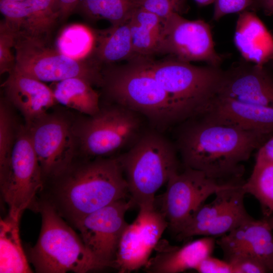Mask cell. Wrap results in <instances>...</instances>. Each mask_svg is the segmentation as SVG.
<instances>
[{"label": "cell", "instance_id": "30", "mask_svg": "<svg viewBox=\"0 0 273 273\" xmlns=\"http://www.w3.org/2000/svg\"><path fill=\"white\" fill-rule=\"evenodd\" d=\"M245 194L241 186L231 204L207 226L202 236L220 237L252 218L244 205Z\"/></svg>", "mask_w": 273, "mask_h": 273}, {"label": "cell", "instance_id": "34", "mask_svg": "<svg viewBox=\"0 0 273 273\" xmlns=\"http://www.w3.org/2000/svg\"><path fill=\"white\" fill-rule=\"evenodd\" d=\"M224 259L230 262L232 273L269 272L267 268L256 258L245 254H236Z\"/></svg>", "mask_w": 273, "mask_h": 273}, {"label": "cell", "instance_id": "40", "mask_svg": "<svg viewBox=\"0 0 273 273\" xmlns=\"http://www.w3.org/2000/svg\"><path fill=\"white\" fill-rule=\"evenodd\" d=\"M215 0H194V1L199 5L201 6H207L213 3Z\"/></svg>", "mask_w": 273, "mask_h": 273}, {"label": "cell", "instance_id": "28", "mask_svg": "<svg viewBox=\"0 0 273 273\" xmlns=\"http://www.w3.org/2000/svg\"><path fill=\"white\" fill-rule=\"evenodd\" d=\"M242 188L259 202L263 217L273 215V162L255 160L252 172Z\"/></svg>", "mask_w": 273, "mask_h": 273}, {"label": "cell", "instance_id": "31", "mask_svg": "<svg viewBox=\"0 0 273 273\" xmlns=\"http://www.w3.org/2000/svg\"><path fill=\"white\" fill-rule=\"evenodd\" d=\"M10 103L2 99L0 103V172L6 167L16 141L14 116Z\"/></svg>", "mask_w": 273, "mask_h": 273}, {"label": "cell", "instance_id": "7", "mask_svg": "<svg viewBox=\"0 0 273 273\" xmlns=\"http://www.w3.org/2000/svg\"><path fill=\"white\" fill-rule=\"evenodd\" d=\"M144 60L164 89L191 117L205 111L216 96L224 71L219 67L196 66L169 57Z\"/></svg>", "mask_w": 273, "mask_h": 273}, {"label": "cell", "instance_id": "20", "mask_svg": "<svg viewBox=\"0 0 273 273\" xmlns=\"http://www.w3.org/2000/svg\"><path fill=\"white\" fill-rule=\"evenodd\" d=\"M216 240L214 237L202 236L189 241L180 246H173L160 241L155 250L144 267L149 273H178L195 269L206 257L212 254Z\"/></svg>", "mask_w": 273, "mask_h": 273}, {"label": "cell", "instance_id": "36", "mask_svg": "<svg viewBox=\"0 0 273 273\" xmlns=\"http://www.w3.org/2000/svg\"><path fill=\"white\" fill-rule=\"evenodd\" d=\"M195 270L200 273H232V266L229 261L212 255L205 258Z\"/></svg>", "mask_w": 273, "mask_h": 273}, {"label": "cell", "instance_id": "33", "mask_svg": "<svg viewBox=\"0 0 273 273\" xmlns=\"http://www.w3.org/2000/svg\"><path fill=\"white\" fill-rule=\"evenodd\" d=\"M142 7L158 16L162 20L173 13L180 14L186 0H138Z\"/></svg>", "mask_w": 273, "mask_h": 273}, {"label": "cell", "instance_id": "16", "mask_svg": "<svg viewBox=\"0 0 273 273\" xmlns=\"http://www.w3.org/2000/svg\"><path fill=\"white\" fill-rule=\"evenodd\" d=\"M0 11L18 34L48 40L60 21L58 0H0Z\"/></svg>", "mask_w": 273, "mask_h": 273}, {"label": "cell", "instance_id": "35", "mask_svg": "<svg viewBox=\"0 0 273 273\" xmlns=\"http://www.w3.org/2000/svg\"><path fill=\"white\" fill-rule=\"evenodd\" d=\"M252 0H215L213 18L218 20L224 16L243 12Z\"/></svg>", "mask_w": 273, "mask_h": 273}, {"label": "cell", "instance_id": "24", "mask_svg": "<svg viewBox=\"0 0 273 273\" xmlns=\"http://www.w3.org/2000/svg\"><path fill=\"white\" fill-rule=\"evenodd\" d=\"M20 219L8 214L0 222V272H32L19 234Z\"/></svg>", "mask_w": 273, "mask_h": 273}, {"label": "cell", "instance_id": "11", "mask_svg": "<svg viewBox=\"0 0 273 273\" xmlns=\"http://www.w3.org/2000/svg\"><path fill=\"white\" fill-rule=\"evenodd\" d=\"M26 127L44 181L59 176L75 161L77 141L66 118L47 113Z\"/></svg>", "mask_w": 273, "mask_h": 273}, {"label": "cell", "instance_id": "10", "mask_svg": "<svg viewBox=\"0 0 273 273\" xmlns=\"http://www.w3.org/2000/svg\"><path fill=\"white\" fill-rule=\"evenodd\" d=\"M242 182H223L203 172L184 167L172 174L167 182L159 210L175 235L208 197L218 191Z\"/></svg>", "mask_w": 273, "mask_h": 273}, {"label": "cell", "instance_id": "18", "mask_svg": "<svg viewBox=\"0 0 273 273\" xmlns=\"http://www.w3.org/2000/svg\"><path fill=\"white\" fill-rule=\"evenodd\" d=\"M3 87L7 100L21 113L26 127L58 103L52 89L15 68L8 73Z\"/></svg>", "mask_w": 273, "mask_h": 273}, {"label": "cell", "instance_id": "13", "mask_svg": "<svg viewBox=\"0 0 273 273\" xmlns=\"http://www.w3.org/2000/svg\"><path fill=\"white\" fill-rule=\"evenodd\" d=\"M168 226L165 217L155 206L139 208L135 219L122 232L113 267L121 273L144 267Z\"/></svg>", "mask_w": 273, "mask_h": 273}, {"label": "cell", "instance_id": "6", "mask_svg": "<svg viewBox=\"0 0 273 273\" xmlns=\"http://www.w3.org/2000/svg\"><path fill=\"white\" fill-rule=\"evenodd\" d=\"M110 103L73 125L77 143L86 158L115 156L124 152L150 127L141 114Z\"/></svg>", "mask_w": 273, "mask_h": 273}, {"label": "cell", "instance_id": "3", "mask_svg": "<svg viewBox=\"0 0 273 273\" xmlns=\"http://www.w3.org/2000/svg\"><path fill=\"white\" fill-rule=\"evenodd\" d=\"M102 76L101 87L109 101L141 114L154 128L164 132L191 117L162 87L143 57L104 66Z\"/></svg>", "mask_w": 273, "mask_h": 273}, {"label": "cell", "instance_id": "21", "mask_svg": "<svg viewBox=\"0 0 273 273\" xmlns=\"http://www.w3.org/2000/svg\"><path fill=\"white\" fill-rule=\"evenodd\" d=\"M234 41L246 61L263 66L273 59V37L253 12L244 11L239 15Z\"/></svg>", "mask_w": 273, "mask_h": 273}, {"label": "cell", "instance_id": "39", "mask_svg": "<svg viewBox=\"0 0 273 273\" xmlns=\"http://www.w3.org/2000/svg\"><path fill=\"white\" fill-rule=\"evenodd\" d=\"M258 2L264 10L273 14V0H258Z\"/></svg>", "mask_w": 273, "mask_h": 273}, {"label": "cell", "instance_id": "22", "mask_svg": "<svg viewBox=\"0 0 273 273\" xmlns=\"http://www.w3.org/2000/svg\"><path fill=\"white\" fill-rule=\"evenodd\" d=\"M90 57L102 67L136 57L128 21L96 33V44Z\"/></svg>", "mask_w": 273, "mask_h": 273}, {"label": "cell", "instance_id": "9", "mask_svg": "<svg viewBox=\"0 0 273 273\" xmlns=\"http://www.w3.org/2000/svg\"><path fill=\"white\" fill-rule=\"evenodd\" d=\"M44 179L25 125L18 128L8 163L0 172V188L8 215L21 219L24 210L38 212V195Z\"/></svg>", "mask_w": 273, "mask_h": 273}, {"label": "cell", "instance_id": "8", "mask_svg": "<svg viewBox=\"0 0 273 273\" xmlns=\"http://www.w3.org/2000/svg\"><path fill=\"white\" fill-rule=\"evenodd\" d=\"M15 68L42 82H59L78 77L101 87L103 67L92 58L75 59L48 44V40L17 34Z\"/></svg>", "mask_w": 273, "mask_h": 273}, {"label": "cell", "instance_id": "27", "mask_svg": "<svg viewBox=\"0 0 273 273\" xmlns=\"http://www.w3.org/2000/svg\"><path fill=\"white\" fill-rule=\"evenodd\" d=\"M139 6L138 0H80L74 13L89 21L105 20L117 26L127 22Z\"/></svg>", "mask_w": 273, "mask_h": 273}, {"label": "cell", "instance_id": "1", "mask_svg": "<svg viewBox=\"0 0 273 273\" xmlns=\"http://www.w3.org/2000/svg\"><path fill=\"white\" fill-rule=\"evenodd\" d=\"M174 127L173 142L183 167L223 182H241L243 163L267 136L213 121L201 114Z\"/></svg>", "mask_w": 273, "mask_h": 273}, {"label": "cell", "instance_id": "2", "mask_svg": "<svg viewBox=\"0 0 273 273\" xmlns=\"http://www.w3.org/2000/svg\"><path fill=\"white\" fill-rule=\"evenodd\" d=\"M49 179L51 184L43 186L38 200L50 204L74 226L86 215L129 194L116 156L74 161L62 174Z\"/></svg>", "mask_w": 273, "mask_h": 273}, {"label": "cell", "instance_id": "29", "mask_svg": "<svg viewBox=\"0 0 273 273\" xmlns=\"http://www.w3.org/2000/svg\"><path fill=\"white\" fill-rule=\"evenodd\" d=\"M96 44V33L80 24L65 27L57 39L56 48L61 53L75 59L90 57Z\"/></svg>", "mask_w": 273, "mask_h": 273}, {"label": "cell", "instance_id": "5", "mask_svg": "<svg viewBox=\"0 0 273 273\" xmlns=\"http://www.w3.org/2000/svg\"><path fill=\"white\" fill-rule=\"evenodd\" d=\"M40 232L28 259L36 272L84 273L108 267L86 247L66 220L48 203L38 200Z\"/></svg>", "mask_w": 273, "mask_h": 273}, {"label": "cell", "instance_id": "42", "mask_svg": "<svg viewBox=\"0 0 273 273\" xmlns=\"http://www.w3.org/2000/svg\"><path fill=\"white\" fill-rule=\"evenodd\" d=\"M11 1H25V0H11Z\"/></svg>", "mask_w": 273, "mask_h": 273}, {"label": "cell", "instance_id": "19", "mask_svg": "<svg viewBox=\"0 0 273 273\" xmlns=\"http://www.w3.org/2000/svg\"><path fill=\"white\" fill-rule=\"evenodd\" d=\"M213 121L268 136L273 132V107L216 96L200 113Z\"/></svg>", "mask_w": 273, "mask_h": 273}, {"label": "cell", "instance_id": "25", "mask_svg": "<svg viewBox=\"0 0 273 273\" xmlns=\"http://www.w3.org/2000/svg\"><path fill=\"white\" fill-rule=\"evenodd\" d=\"M87 80L73 77L57 82L52 89L58 103L87 116L100 110V95Z\"/></svg>", "mask_w": 273, "mask_h": 273}, {"label": "cell", "instance_id": "23", "mask_svg": "<svg viewBox=\"0 0 273 273\" xmlns=\"http://www.w3.org/2000/svg\"><path fill=\"white\" fill-rule=\"evenodd\" d=\"M136 57H150L158 53L162 20L154 13L138 7L128 21Z\"/></svg>", "mask_w": 273, "mask_h": 273}, {"label": "cell", "instance_id": "26", "mask_svg": "<svg viewBox=\"0 0 273 273\" xmlns=\"http://www.w3.org/2000/svg\"><path fill=\"white\" fill-rule=\"evenodd\" d=\"M243 183L218 191L211 202L203 204L176 235V239L183 241L197 236H202L207 226L231 204Z\"/></svg>", "mask_w": 273, "mask_h": 273}, {"label": "cell", "instance_id": "17", "mask_svg": "<svg viewBox=\"0 0 273 273\" xmlns=\"http://www.w3.org/2000/svg\"><path fill=\"white\" fill-rule=\"evenodd\" d=\"M216 244L224 258L236 254L248 255L260 261L269 272H273V231L265 218H250L220 237Z\"/></svg>", "mask_w": 273, "mask_h": 273}, {"label": "cell", "instance_id": "4", "mask_svg": "<svg viewBox=\"0 0 273 273\" xmlns=\"http://www.w3.org/2000/svg\"><path fill=\"white\" fill-rule=\"evenodd\" d=\"M178 155L173 142L150 126L130 149L116 156L135 205L155 206L157 191L179 170Z\"/></svg>", "mask_w": 273, "mask_h": 273}, {"label": "cell", "instance_id": "14", "mask_svg": "<svg viewBox=\"0 0 273 273\" xmlns=\"http://www.w3.org/2000/svg\"><path fill=\"white\" fill-rule=\"evenodd\" d=\"M135 205L130 199H122L95 211L74 226L89 250L108 267H113L119 242L128 224L126 211Z\"/></svg>", "mask_w": 273, "mask_h": 273}, {"label": "cell", "instance_id": "32", "mask_svg": "<svg viewBox=\"0 0 273 273\" xmlns=\"http://www.w3.org/2000/svg\"><path fill=\"white\" fill-rule=\"evenodd\" d=\"M17 32L4 19L0 23V73H9L15 67L13 54Z\"/></svg>", "mask_w": 273, "mask_h": 273}, {"label": "cell", "instance_id": "15", "mask_svg": "<svg viewBox=\"0 0 273 273\" xmlns=\"http://www.w3.org/2000/svg\"><path fill=\"white\" fill-rule=\"evenodd\" d=\"M216 95L273 107V78L263 66L240 63L223 71Z\"/></svg>", "mask_w": 273, "mask_h": 273}, {"label": "cell", "instance_id": "12", "mask_svg": "<svg viewBox=\"0 0 273 273\" xmlns=\"http://www.w3.org/2000/svg\"><path fill=\"white\" fill-rule=\"evenodd\" d=\"M157 54L189 63L203 61L215 67H219L222 61L215 49L209 25L202 20H188L177 13L162 20Z\"/></svg>", "mask_w": 273, "mask_h": 273}, {"label": "cell", "instance_id": "41", "mask_svg": "<svg viewBox=\"0 0 273 273\" xmlns=\"http://www.w3.org/2000/svg\"><path fill=\"white\" fill-rule=\"evenodd\" d=\"M266 220L273 231V215L268 217H263Z\"/></svg>", "mask_w": 273, "mask_h": 273}, {"label": "cell", "instance_id": "37", "mask_svg": "<svg viewBox=\"0 0 273 273\" xmlns=\"http://www.w3.org/2000/svg\"><path fill=\"white\" fill-rule=\"evenodd\" d=\"M255 160L273 162V137L266 140L258 149Z\"/></svg>", "mask_w": 273, "mask_h": 273}, {"label": "cell", "instance_id": "38", "mask_svg": "<svg viewBox=\"0 0 273 273\" xmlns=\"http://www.w3.org/2000/svg\"><path fill=\"white\" fill-rule=\"evenodd\" d=\"M80 0H58L60 22L66 21L74 13Z\"/></svg>", "mask_w": 273, "mask_h": 273}]
</instances>
